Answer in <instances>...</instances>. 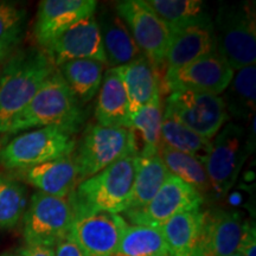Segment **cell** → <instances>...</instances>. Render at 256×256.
I'll list each match as a JSON object with an SVG mask.
<instances>
[{"label": "cell", "instance_id": "1", "mask_svg": "<svg viewBox=\"0 0 256 256\" xmlns=\"http://www.w3.org/2000/svg\"><path fill=\"white\" fill-rule=\"evenodd\" d=\"M56 69L46 54L34 48L10 58L0 74V134L8 133L16 118Z\"/></svg>", "mask_w": 256, "mask_h": 256}, {"label": "cell", "instance_id": "2", "mask_svg": "<svg viewBox=\"0 0 256 256\" xmlns=\"http://www.w3.org/2000/svg\"><path fill=\"white\" fill-rule=\"evenodd\" d=\"M84 122V112L58 69L43 83L24 110L16 118L8 134L31 128L60 127L78 133Z\"/></svg>", "mask_w": 256, "mask_h": 256}, {"label": "cell", "instance_id": "3", "mask_svg": "<svg viewBox=\"0 0 256 256\" xmlns=\"http://www.w3.org/2000/svg\"><path fill=\"white\" fill-rule=\"evenodd\" d=\"M136 166V156H126L78 183L70 197L74 214H122L132 191Z\"/></svg>", "mask_w": 256, "mask_h": 256}, {"label": "cell", "instance_id": "4", "mask_svg": "<svg viewBox=\"0 0 256 256\" xmlns=\"http://www.w3.org/2000/svg\"><path fill=\"white\" fill-rule=\"evenodd\" d=\"M247 130L243 124L228 121L211 140L204 168L211 186V196L224 197L235 185L255 142V119Z\"/></svg>", "mask_w": 256, "mask_h": 256}, {"label": "cell", "instance_id": "5", "mask_svg": "<svg viewBox=\"0 0 256 256\" xmlns=\"http://www.w3.org/2000/svg\"><path fill=\"white\" fill-rule=\"evenodd\" d=\"M217 54L234 72L255 66L256 20L252 2L222 4L214 18Z\"/></svg>", "mask_w": 256, "mask_h": 256}, {"label": "cell", "instance_id": "6", "mask_svg": "<svg viewBox=\"0 0 256 256\" xmlns=\"http://www.w3.org/2000/svg\"><path fill=\"white\" fill-rule=\"evenodd\" d=\"M75 146V134L64 128H37L6 144L0 152V162L5 168L20 171L72 154Z\"/></svg>", "mask_w": 256, "mask_h": 256}, {"label": "cell", "instance_id": "7", "mask_svg": "<svg viewBox=\"0 0 256 256\" xmlns=\"http://www.w3.org/2000/svg\"><path fill=\"white\" fill-rule=\"evenodd\" d=\"M72 156L81 183L124 156H134L130 130L90 124L76 142Z\"/></svg>", "mask_w": 256, "mask_h": 256}, {"label": "cell", "instance_id": "8", "mask_svg": "<svg viewBox=\"0 0 256 256\" xmlns=\"http://www.w3.org/2000/svg\"><path fill=\"white\" fill-rule=\"evenodd\" d=\"M70 197H55L40 191L32 194L23 216V236L26 246L55 247L70 234L75 218Z\"/></svg>", "mask_w": 256, "mask_h": 256}, {"label": "cell", "instance_id": "9", "mask_svg": "<svg viewBox=\"0 0 256 256\" xmlns=\"http://www.w3.org/2000/svg\"><path fill=\"white\" fill-rule=\"evenodd\" d=\"M115 12L127 25L144 57L158 70H164L165 57L171 43L172 31L147 5L145 0H122L115 4Z\"/></svg>", "mask_w": 256, "mask_h": 256}, {"label": "cell", "instance_id": "10", "mask_svg": "<svg viewBox=\"0 0 256 256\" xmlns=\"http://www.w3.org/2000/svg\"><path fill=\"white\" fill-rule=\"evenodd\" d=\"M164 113L208 140H212L229 120L222 98L206 92H170Z\"/></svg>", "mask_w": 256, "mask_h": 256}, {"label": "cell", "instance_id": "11", "mask_svg": "<svg viewBox=\"0 0 256 256\" xmlns=\"http://www.w3.org/2000/svg\"><path fill=\"white\" fill-rule=\"evenodd\" d=\"M234 72L218 54H214L178 68L165 69L162 92H194L220 96L232 80Z\"/></svg>", "mask_w": 256, "mask_h": 256}, {"label": "cell", "instance_id": "12", "mask_svg": "<svg viewBox=\"0 0 256 256\" xmlns=\"http://www.w3.org/2000/svg\"><path fill=\"white\" fill-rule=\"evenodd\" d=\"M203 203L204 198L194 188L174 176H170L147 206L122 214L133 226L160 228L178 214L200 209Z\"/></svg>", "mask_w": 256, "mask_h": 256}, {"label": "cell", "instance_id": "13", "mask_svg": "<svg viewBox=\"0 0 256 256\" xmlns=\"http://www.w3.org/2000/svg\"><path fill=\"white\" fill-rule=\"evenodd\" d=\"M56 68L78 60H98L107 66L100 28L95 14L72 25L44 49Z\"/></svg>", "mask_w": 256, "mask_h": 256}, {"label": "cell", "instance_id": "14", "mask_svg": "<svg viewBox=\"0 0 256 256\" xmlns=\"http://www.w3.org/2000/svg\"><path fill=\"white\" fill-rule=\"evenodd\" d=\"M127 226L126 220L118 214H78L70 235L87 256H110Z\"/></svg>", "mask_w": 256, "mask_h": 256}, {"label": "cell", "instance_id": "15", "mask_svg": "<svg viewBox=\"0 0 256 256\" xmlns=\"http://www.w3.org/2000/svg\"><path fill=\"white\" fill-rule=\"evenodd\" d=\"M246 222L235 211H204L194 256H228L238 252Z\"/></svg>", "mask_w": 256, "mask_h": 256}, {"label": "cell", "instance_id": "16", "mask_svg": "<svg viewBox=\"0 0 256 256\" xmlns=\"http://www.w3.org/2000/svg\"><path fill=\"white\" fill-rule=\"evenodd\" d=\"M96 0H43L34 23L37 43L46 49L55 38L81 19L95 14Z\"/></svg>", "mask_w": 256, "mask_h": 256}, {"label": "cell", "instance_id": "17", "mask_svg": "<svg viewBox=\"0 0 256 256\" xmlns=\"http://www.w3.org/2000/svg\"><path fill=\"white\" fill-rule=\"evenodd\" d=\"M16 174L38 191L50 196L68 198L78 184V171L72 153L34 168L16 171Z\"/></svg>", "mask_w": 256, "mask_h": 256}, {"label": "cell", "instance_id": "18", "mask_svg": "<svg viewBox=\"0 0 256 256\" xmlns=\"http://www.w3.org/2000/svg\"><path fill=\"white\" fill-rule=\"evenodd\" d=\"M96 19L100 28L107 66H110V68L122 66L144 56L127 25L116 12L104 8Z\"/></svg>", "mask_w": 256, "mask_h": 256}, {"label": "cell", "instance_id": "19", "mask_svg": "<svg viewBox=\"0 0 256 256\" xmlns=\"http://www.w3.org/2000/svg\"><path fill=\"white\" fill-rule=\"evenodd\" d=\"M115 69L126 90L130 115L162 94V76L146 57L142 56Z\"/></svg>", "mask_w": 256, "mask_h": 256}, {"label": "cell", "instance_id": "20", "mask_svg": "<svg viewBox=\"0 0 256 256\" xmlns=\"http://www.w3.org/2000/svg\"><path fill=\"white\" fill-rule=\"evenodd\" d=\"M214 54H217L214 23L185 28L172 36L165 57L164 70L178 68Z\"/></svg>", "mask_w": 256, "mask_h": 256}, {"label": "cell", "instance_id": "21", "mask_svg": "<svg viewBox=\"0 0 256 256\" xmlns=\"http://www.w3.org/2000/svg\"><path fill=\"white\" fill-rule=\"evenodd\" d=\"M130 110L122 81L116 69L110 68L104 74L95 106V119L104 127L130 128Z\"/></svg>", "mask_w": 256, "mask_h": 256}, {"label": "cell", "instance_id": "22", "mask_svg": "<svg viewBox=\"0 0 256 256\" xmlns=\"http://www.w3.org/2000/svg\"><path fill=\"white\" fill-rule=\"evenodd\" d=\"M162 113L164 104L159 94L130 116L128 130L132 136L133 154L136 158L158 156L162 145Z\"/></svg>", "mask_w": 256, "mask_h": 256}, {"label": "cell", "instance_id": "23", "mask_svg": "<svg viewBox=\"0 0 256 256\" xmlns=\"http://www.w3.org/2000/svg\"><path fill=\"white\" fill-rule=\"evenodd\" d=\"M220 98L232 122L250 124L255 119L256 66H249L234 72L232 80Z\"/></svg>", "mask_w": 256, "mask_h": 256}, {"label": "cell", "instance_id": "24", "mask_svg": "<svg viewBox=\"0 0 256 256\" xmlns=\"http://www.w3.org/2000/svg\"><path fill=\"white\" fill-rule=\"evenodd\" d=\"M172 34L214 23L208 6L200 0H145Z\"/></svg>", "mask_w": 256, "mask_h": 256}, {"label": "cell", "instance_id": "25", "mask_svg": "<svg viewBox=\"0 0 256 256\" xmlns=\"http://www.w3.org/2000/svg\"><path fill=\"white\" fill-rule=\"evenodd\" d=\"M203 218L204 211L200 208L178 214L160 226L168 255H192L200 238Z\"/></svg>", "mask_w": 256, "mask_h": 256}, {"label": "cell", "instance_id": "26", "mask_svg": "<svg viewBox=\"0 0 256 256\" xmlns=\"http://www.w3.org/2000/svg\"><path fill=\"white\" fill-rule=\"evenodd\" d=\"M170 176L171 174L159 156L136 158L132 191L124 211L147 206Z\"/></svg>", "mask_w": 256, "mask_h": 256}, {"label": "cell", "instance_id": "27", "mask_svg": "<svg viewBox=\"0 0 256 256\" xmlns=\"http://www.w3.org/2000/svg\"><path fill=\"white\" fill-rule=\"evenodd\" d=\"M106 64L92 60H70L58 66V72L80 104L90 102L98 94L104 78Z\"/></svg>", "mask_w": 256, "mask_h": 256}, {"label": "cell", "instance_id": "28", "mask_svg": "<svg viewBox=\"0 0 256 256\" xmlns=\"http://www.w3.org/2000/svg\"><path fill=\"white\" fill-rule=\"evenodd\" d=\"M159 158L162 160L170 174L183 180L188 186L194 188L202 197L211 194V186L204 164L200 160L176 151L165 145H160Z\"/></svg>", "mask_w": 256, "mask_h": 256}, {"label": "cell", "instance_id": "29", "mask_svg": "<svg viewBox=\"0 0 256 256\" xmlns=\"http://www.w3.org/2000/svg\"><path fill=\"white\" fill-rule=\"evenodd\" d=\"M160 228L128 224L110 256H168Z\"/></svg>", "mask_w": 256, "mask_h": 256}, {"label": "cell", "instance_id": "30", "mask_svg": "<svg viewBox=\"0 0 256 256\" xmlns=\"http://www.w3.org/2000/svg\"><path fill=\"white\" fill-rule=\"evenodd\" d=\"M162 144L176 151L194 156L203 164L211 148V140L192 132L166 113H162Z\"/></svg>", "mask_w": 256, "mask_h": 256}, {"label": "cell", "instance_id": "31", "mask_svg": "<svg viewBox=\"0 0 256 256\" xmlns=\"http://www.w3.org/2000/svg\"><path fill=\"white\" fill-rule=\"evenodd\" d=\"M26 206V188L14 177L0 174V229L17 226Z\"/></svg>", "mask_w": 256, "mask_h": 256}, {"label": "cell", "instance_id": "32", "mask_svg": "<svg viewBox=\"0 0 256 256\" xmlns=\"http://www.w3.org/2000/svg\"><path fill=\"white\" fill-rule=\"evenodd\" d=\"M26 12L12 2H0V46L8 50L22 40Z\"/></svg>", "mask_w": 256, "mask_h": 256}, {"label": "cell", "instance_id": "33", "mask_svg": "<svg viewBox=\"0 0 256 256\" xmlns=\"http://www.w3.org/2000/svg\"><path fill=\"white\" fill-rule=\"evenodd\" d=\"M238 252L242 256H256V230L255 224L246 222L241 242Z\"/></svg>", "mask_w": 256, "mask_h": 256}, {"label": "cell", "instance_id": "34", "mask_svg": "<svg viewBox=\"0 0 256 256\" xmlns=\"http://www.w3.org/2000/svg\"><path fill=\"white\" fill-rule=\"evenodd\" d=\"M55 256H87L83 252L78 243L72 238V236L68 234L66 238L55 246Z\"/></svg>", "mask_w": 256, "mask_h": 256}, {"label": "cell", "instance_id": "35", "mask_svg": "<svg viewBox=\"0 0 256 256\" xmlns=\"http://www.w3.org/2000/svg\"><path fill=\"white\" fill-rule=\"evenodd\" d=\"M20 252L23 256H55V247L46 246H26Z\"/></svg>", "mask_w": 256, "mask_h": 256}, {"label": "cell", "instance_id": "36", "mask_svg": "<svg viewBox=\"0 0 256 256\" xmlns=\"http://www.w3.org/2000/svg\"><path fill=\"white\" fill-rule=\"evenodd\" d=\"M2 256H23L22 254V252H4Z\"/></svg>", "mask_w": 256, "mask_h": 256}, {"label": "cell", "instance_id": "37", "mask_svg": "<svg viewBox=\"0 0 256 256\" xmlns=\"http://www.w3.org/2000/svg\"><path fill=\"white\" fill-rule=\"evenodd\" d=\"M8 50H6V49H4V48L0 46V60L4 58L5 55H6V54H8Z\"/></svg>", "mask_w": 256, "mask_h": 256}, {"label": "cell", "instance_id": "38", "mask_svg": "<svg viewBox=\"0 0 256 256\" xmlns=\"http://www.w3.org/2000/svg\"><path fill=\"white\" fill-rule=\"evenodd\" d=\"M228 256H242V255L240 254L238 252H234V254H232V255H228Z\"/></svg>", "mask_w": 256, "mask_h": 256}, {"label": "cell", "instance_id": "39", "mask_svg": "<svg viewBox=\"0 0 256 256\" xmlns=\"http://www.w3.org/2000/svg\"><path fill=\"white\" fill-rule=\"evenodd\" d=\"M2 140H0V152H2Z\"/></svg>", "mask_w": 256, "mask_h": 256}, {"label": "cell", "instance_id": "40", "mask_svg": "<svg viewBox=\"0 0 256 256\" xmlns=\"http://www.w3.org/2000/svg\"><path fill=\"white\" fill-rule=\"evenodd\" d=\"M168 256H171V255H168Z\"/></svg>", "mask_w": 256, "mask_h": 256}, {"label": "cell", "instance_id": "41", "mask_svg": "<svg viewBox=\"0 0 256 256\" xmlns=\"http://www.w3.org/2000/svg\"><path fill=\"white\" fill-rule=\"evenodd\" d=\"M191 256H194V255H191Z\"/></svg>", "mask_w": 256, "mask_h": 256}]
</instances>
